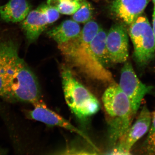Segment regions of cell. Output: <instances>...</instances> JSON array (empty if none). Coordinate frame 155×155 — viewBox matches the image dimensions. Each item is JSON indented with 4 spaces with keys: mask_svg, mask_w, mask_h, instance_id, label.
Listing matches in <instances>:
<instances>
[{
    "mask_svg": "<svg viewBox=\"0 0 155 155\" xmlns=\"http://www.w3.org/2000/svg\"><path fill=\"white\" fill-rule=\"evenodd\" d=\"M33 105L34 109L27 112V116L28 118L42 122L47 125L62 127L77 134L97 150L96 147L86 134L72 125L64 117L50 110L41 100L38 102L34 104Z\"/></svg>",
    "mask_w": 155,
    "mask_h": 155,
    "instance_id": "52a82bcc",
    "label": "cell"
},
{
    "mask_svg": "<svg viewBox=\"0 0 155 155\" xmlns=\"http://www.w3.org/2000/svg\"><path fill=\"white\" fill-rule=\"evenodd\" d=\"M149 133L143 144L145 152L150 155L155 154V110L152 114V121Z\"/></svg>",
    "mask_w": 155,
    "mask_h": 155,
    "instance_id": "ac0fdd59",
    "label": "cell"
},
{
    "mask_svg": "<svg viewBox=\"0 0 155 155\" xmlns=\"http://www.w3.org/2000/svg\"><path fill=\"white\" fill-rule=\"evenodd\" d=\"M119 87L130 101L134 115L138 110L145 96L150 92L153 87L143 83L136 74L132 64L126 61L121 72Z\"/></svg>",
    "mask_w": 155,
    "mask_h": 155,
    "instance_id": "8992f818",
    "label": "cell"
},
{
    "mask_svg": "<svg viewBox=\"0 0 155 155\" xmlns=\"http://www.w3.org/2000/svg\"><path fill=\"white\" fill-rule=\"evenodd\" d=\"M101 28L97 22H86L79 36L58 45V48L70 65L91 78L114 82L110 72L97 60L90 48V43Z\"/></svg>",
    "mask_w": 155,
    "mask_h": 155,
    "instance_id": "6da1fadb",
    "label": "cell"
},
{
    "mask_svg": "<svg viewBox=\"0 0 155 155\" xmlns=\"http://www.w3.org/2000/svg\"><path fill=\"white\" fill-rule=\"evenodd\" d=\"M1 6H0V8H1Z\"/></svg>",
    "mask_w": 155,
    "mask_h": 155,
    "instance_id": "603a6c76",
    "label": "cell"
},
{
    "mask_svg": "<svg viewBox=\"0 0 155 155\" xmlns=\"http://www.w3.org/2000/svg\"><path fill=\"white\" fill-rule=\"evenodd\" d=\"M48 25L46 18L39 8L30 11L22 21V27L30 43L36 41Z\"/></svg>",
    "mask_w": 155,
    "mask_h": 155,
    "instance_id": "7c38bea8",
    "label": "cell"
},
{
    "mask_svg": "<svg viewBox=\"0 0 155 155\" xmlns=\"http://www.w3.org/2000/svg\"><path fill=\"white\" fill-rule=\"evenodd\" d=\"M149 0H113L110 10L123 24L130 25L141 16Z\"/></svg>",
    "mask_w": 155,
    "mask_h": 155,
    "instance_id": "30bf717a",
    "label": "cell"
},
{
    "mask_svg": "<svg viewBox=\"0 0 155 155\" xmlns=\"http://www.w3.org/2000/svg\"><path fill=\"white\" fill-rule=\"evenodd\" d=\"M6 84L12 102L17 101L33 105L41 100V92L37 78L19 56L9 69Z\"/></svg>",
    "mask_w": 155,
    "mask_h": 155,
    "instance_id": "277c9868",
    "label": "cell"
},
{
    "mask_svg": "<svg viewBox=\"0 0 155 155\" xmlns=\"http://www.w3.org/2000/svg\"><path fill=\"white\" fill-rule=\"evenodd\" d=\"M152 121V114L146 105L142 108L138 118L125 135L119 140L114 152L119 154H129L132 147L148 132Z\"/></svg>",
    "mask_w": 155,
    "mask_h": 155,
    "instance_id": "9c48e42d",
    "label": "cell"
},
{
    "mask_svg": "<svg viewBox=\"0 0 155 155\" xmlns=\"http://www.w3.org/2000/svg\"><path fill=\"white\" fill-rule=\"evenodd\" d=\"M125 24L113 25L107 35L106 43L111 63L122 64L129 56V41Z\"/></svg>",
    "mask_w": 155,
    "mask_h": 155,
    "instance_id": "ba28073f",
    "label": "cell"
},
{
    "mask_svg": "<svg viewBox=\"0 0 155 155\" xmlns=\"http://www.w3.org/2000/svg\"><path fill=\"white\" fill-rule=\"evenodd\" d=\"M153 31L155 37V8L154 9V12L153 15Z\"/></svg>",
    "mask_w": 155,
    "mask_h": 155,
    "instance_id": "ffe728a7",
    "label": "cell"
},
{
    "mask_svg": "<svg viewBox=\"0 0 155 155\" xmlns=\"http://www.w3.org/2000/svg\"><path fill=\"white\" fill-rule=\"evenodd\" d=\"M107 116L109 138L115 144L127 133L131 125L134 114L130 101L119 84H110L102 97Z\"/></svg>",
    "mask_w": 155,
    "mask_h": 155,
    "instance_id": "7a4b0ae2",
    "label": "cell"
},
{
    "mask_svg": "<svg viewBox=\"0 0 155 155\" xmlns=\"http://www.w3.org/2000/svg\"><path fill=\"white\" fill-rule=\"evenodd\" d=\"M31 9L27 0H9L0 8V16L7 22H21L27 17Z\"/></svg>",
    "mask_w": 155,
    "mask_h": 155,
    "instance_id": "4fadbf2b",
    "label": "cell"
},
{
    "mask_svg": "<svg viewBox=\"0 0 155 155\" xmlns=\"http://www.w3.org/2000/svg\"><path fill=\"white\" fill-rule=\"evenodd\" d=\"M92 16V8L90 3L82 0L80 8L72 16V20L78 23H86L90 21Z\"/></svg>",
    "mask_w": 155,
    "mask_h": 155,
    "instance_id": "2e32d148",
    "label": "cell"
},
{
    "mask_svg": "<svg viewBox=\"0 0 155 155\" xmlns=\"http://www.w3.org/2000/svg\"><path fill=\"white\" fill-rule=\"evenodd\" d=\"M80 25L74 20H65L48 32V35L58 45L76 38L81 32Z\"/></svg>",
    "mask_w": 155,
    "mask_h": 155,
    "instance_id": "5bb4252c",
    "label": "cell"
},
{
    "mask_svg": "<svg viewBox=\"0 0 155 155\" xmlns=\"http://www.w3.org/2000/svg\"><path fill=\"white\" fill-rule=\"evenodd\" d=\"M53 1H54V0H47V3L48 4L50 5V4H51V3ZM58 1L59 0H58Z\"/></svg>",
    "mask_w": 155,
    "mask_h": 155,
    "instance_id": "44dd1931",
    "label": "cell"
},
{
    "mask_svg": "<svg viewBox=\"0 0 155 155\" xmlns=\"http://www.w3.org/2000/svg\"><path fill=\"white\" fill-rule=\"evenodd\" d=\"M81 2L82 0H59L56 7L60 14L73 15L80 8Z\"/></svg>",
    "mask_w": 155,
    "mask_h": 155,
    "instance_id": "e0dca14e",
    "label": "cell"
},
{
    "mask_svg": "<svg viewBox=\"0 0 155 155\" xmlns=\"http://www.w3.org/2000/svg\"><path fill=\"white\" fill-rule=\"evenodd\" d=\"M129 26L134 59L139 66L144 67L155 56V37L152 27L147 18L141 15Z\"/></svg>",
    "mask_w": 155,
    "mask_h": 155,
    "instance_id": "5b68a950",
    "label": "cell"
},
{
    "mask_svg": "<svg viewBox=\"0 0 155 155\" xmlns=\"http://www.w3.org/2000/svg\"><path fill=\"white\" fill-rule=\"evenodd\" d=\"M17 45L11 40H0V97L12 102L6 79L9 69L18 57Z\"/></svg>",
    "mask_w": 155,
    "mask_h": 155,
    "instance_id": "8fae6325",
    "label": "cell"
},
{
    "mask_svg": "<svg viewBox=\"0 0 155 155\" xmlns=\"http://www.w3.org/2000/svg\"><path fill=\"white\" fill-rule=\"evenodd\" d=\"M107 33L101 28L90 43V48L95 58L104 67L110 63L106 38Z\"/></svg>",
    "mask_w": 155,
    "mask_h": 155,
    "instance_id": "9a60e30c",
    "label": "cell"
},
{
    "mask_svg": "<svg viewBox=\"0 0 155 155\" xmlns=\"http://www.w3.org/2000/svg\"><path fill=\"white\" fill-rule=\"evenodd\" d=\"M61 73L65 101L75 116L83 120L97 113V99L75 78L69 67L62 65Z\"/></svg>",
    "mask_w": 155,
    "mask_h": 155,
    "instance_id": "3957f363",
    "label": "cell"
},
{
    "mask_svg": "<svg viewBox=\"0 0 155 155\" xmlns=\"http://www.w3.org/2000/svg\"><path fill=\"white\" fill-rule=\"evenodd\" d=\"M153 2L154 4V8H155V0H153Z\"/></svg>",
    "mask_w": 155,
    "mask_h": 155,
    "instance_id": "7402d4cb",
    "label": "cell"
},
{
    "mask_svg": "<svg viewBox=\"0 0 155 155\" xmlns=\"http://www.w3.org/2000/svg\"><path fill=\"white\" fill-rule=\"evenodd\" d=\"M38 8L44 14L48 25L56 22L60 17V12L55 6L47 4L42 5Z\"/></svg>",
    "mask_w": 155,
    "mask_h": 155,
    "instance_id": "d6986e66",
    "label": "cell"
}]
</instances>
